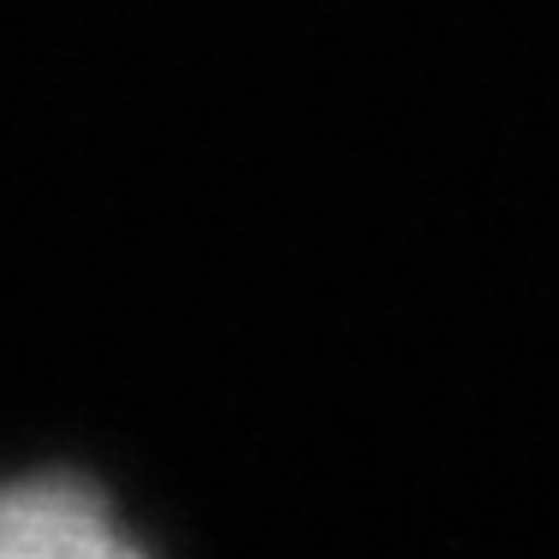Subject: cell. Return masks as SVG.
I'll list each match as a JSON object with an SVG mask.
<instances>
[{
    "label": "cell",
    "instance_id": "cell-1",
    "mask_svg": "<svg viewBox=\"0 0 559 559\" xmlns=\"http://www.w3.org/2000/svg\"><path fill=\"white\" fill-rule=\"evenodd\" d=\"M143 542L78 471L0 483V559H138Z\"/></svg>",
    "mask_w": 559,
    "mask_h": 559
}]
</instances>
